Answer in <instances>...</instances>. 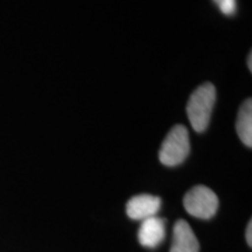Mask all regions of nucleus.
Returning <instances> with one entry per match:
<instances>
[{
  "label": "nucleus",
  "instance_id": "nucleus-1",
  "mask_svg": "<svg viewBox=\"0 0 252 252\" xmlns=\"http://www.w3.org/2000/svg\"><path fill=\"white\" fill-rule=\"evenodd\" d=\"M216 100V89L212 83L200 86L189 97L187 115L191 127L196 132H203L208 127Z\"/></svg>",
  "mask_w": 252,
  "mask_h": 252
},
{
  "label": "nucleus",
  "instance_id": "nucleus-2",
  "mask_svg": "<svg viewBox=\"0 0 252 252\" xmlns=\"http://www.w3.org/2000/svg\"><path fill=\"white\" fill-rule=\"evenodd\" d=\"M190 152L188 130L184 125H175L165 140L162 141L159 152V159L162 165L174 167L182 163Z\"/></svg>",
  "mask_w": 252,
  "mask_h": 252
},
{
  "label": "nucleus",
  "instance_id": "nucleus-3",
  "mask_svg": "<svg viewBox=\"0 0 252 252\" xmlns=\"http://www.w3.org/2000/svg\"><path fill=\"white\" fill-rule=\"evenodd\" d=\"M184 206L189 215L196 219L209 220L219 209V198L212 189L206 186H195L185 195Z\"/></svg>",
  "mask_w": 252,
  "mask_h": 252
},
{
  "label": "nucleus",
  "instance_id": "nucleus-4",
  "mask_svg": "<svg viewBox=\"0 0 252 252\" xmlns=\"http://www.w3.org/2000/svg\"><path fill=\"white\" fill-rule=\"evenodd\" d=\"M161 207V198L150 194H140L130 198L126 204V214L132 220H144L157 216Z\"/></svg>",
  "mask_w": 252,
  "mask_h": 252
},
{
  "label": "nucleus",
  "instance_id": "nucleus-5",
  "mask_svg": "<svg viewBox=\"0 0 252 252\" xmlns=\"http://www.w3.org/2000/svg\"><path fill=\"white\" fill-rule=\"evenodd\" d=\"M165 220L157 216L141 220L139 231H138V239L140 244L150 249L157 248L165 238Z\"/></svg>",
  "mask_w": 252,
  "mask_h": 252
},
{
  "label": "nucleus",
  "instance_id": "nucleus-6",
  "mask_svg": "<svg viewBox=\"0 0 252 252\" xmlns=\"http://www.w3.org/2000/svg\"><path fill=\"white\" fill-rule=\"evenodd\" d=\"M200 244L194 231L186 220H179L173 229L171 252H198Z\"/></svg>",
  "mask_w": 252,
  "mask_h": 252
},
{
  "label": "nucleus",
  "instance_id": "nucleus-7",
  "mask_svg": "<svg viewBox=\"0 0 252 252\" xmlns=\"http://www.w3.org/2000/svg\"><path fill=\"white\" fill-rule=\"evenodd\" d=\"M236 131L242 143L248 147L252 146V102L248 98L242 104L237 115L236 122Z\"/></svg>",
  "mask_w": 252,
  "mask_h": 252
},
{
  "label": "nucleus",
  "instance_id": "nucleus-8",
  "mask_svg": "<svg viewBox=\"0 0 252 252\" xmlns=\"http://www.w3.org/2000/svg\"><path fill=\"white\" fill-rule=\"evenodd\" d=\"M224 15H232L237 11V0H213Z\"/></svg>",
  "mask_w": 252,
  "mask_h": 252
},
{
  "label": "nucleus",
  "instance_id": "nucleus-9",
  "mask_svg": "<svg viewBox=\"0 0 252 252\" xmlns=\"http://www.w3.org/2000/svg\"><path fill=\"white\" fill-rule=\"evenodd\" d=\"M247 242L249 247H252V222L250 220L247 228Z\"/></svg>",
  "mask_w": 252,
  "mask_h": 252
},
{
  "label": "nucleus",
  "instance_id": "nucleus-10",
  "mask_svg": "<svg viewBox=\"0 0 252 252\" xmlns=\"http://www.w3.org/2000/svg\"><path fill=\"white\" fill-rule=\"evenodd\" d=\"M252 54L250 53V54H249V59H248V65H249V69H250V70H252Z\"/></svg>",
  "mask_w": 252,
  "mask_h": 252
}]
</instances>
